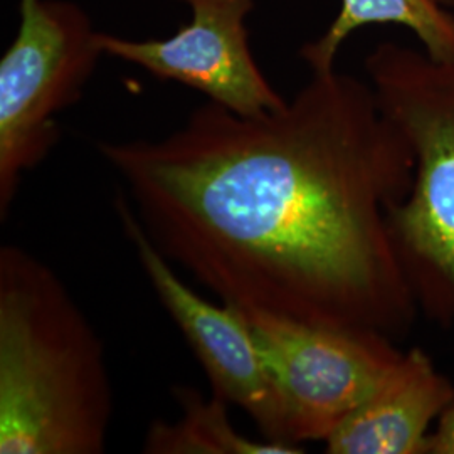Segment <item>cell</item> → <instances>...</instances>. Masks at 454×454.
Listing matches in <instances>:
<instances>
[{
  "instance_id": "cell-8",
  "label": "cell",
  "mask_w": 454,
  "mask_h": 454,
  "mask_svg": "<svg viewBox=\"0 0 454 454\" xmlns=\"http://www.w3.org/2000/svg\"><path fill=\"white\" fill-rule=\"evenodd\" d=\"M454 384L422 348L403 354L380 387L325 441L330 454H427Z\"/></svg>"
},
{
  "instance_id": "cell-12",
  "label": "cell",
  "mask_w": 454,
  "mask_h": 454,
  "mask_svg": "<svg viewBox=\"0 0 454 454\" xmlns=\"http://www.w3.org/2000/svg\"><path fill=\"white\" fill-rule=\"evenodd\" d=\"M438 4H441L442 7H446V9H451L454 11V0H436Z\"/></svg>"
},
{
  "instance_id": "cell-2",
  "label": "cell",
  "mask_w": 454,
  "mask_h": 454,
  "mask_svg": "<svg viewBox=\"0 0 454 454\" xmlns=\"http://www.w3.org/2000/svg\"><path fill=\"white\" fill-rule=\"evenodd\" d=\"M114 394L106 350L65 281L0 247V454H103Z\"/></svg>"
},
{
  "instance_id": "cell-5",
  "label": "cell",
  "mask_w": 454,
  "mask_h": 454,
  "mask_svg": "<svg viewBox=\"0 0 454 454\" xmlns=\"http://www.w3.org/2000/svg\"><path fill=\"white\" fill-rule=\"evenodd\" d=\"M239 313L275 382L292 444L325 442L380 387L404 354L397 341L371 330Z\"/></svg>"
},
{
  "instance_id": "cell-1",
  "label": "cell",
  "mask_w": 454,
  "mask_h": 454,
  "mask_svg": "<svg viewBox=\"0 0 454 454\" xmlns=\"http://www.w3.org/2000/svg\"><path fill=\"white\" fill-rule=\"evenodd\" d=\"M98 152L150 241L223 305L395 341L412 330L389 212L416 160L371 82L311 71L281 110L209 101L162 140Z\"/></svg>"
},
{
  "instance_id": "cell-4",
  "label": "cell",
  "mask_w": 454,
  "mask_h": 454,
  "mask_svg": "<svg viewBox=\"0 0 454 454\" xmlns=\"http://www.w3.org/2000/svg\"><path fill=\"white\" fill-rule=\"evenodd\" d=\"M16 39L0 61V219L24 177L59 142L56 116L74 105L103 54L99 33L67 0H19Z\"/></svg>"
},
{
  "instance_id": "cell-7",
  "label": "cell",
  "mask_w": 454,
  "mask_h": 454,
  "mask_svg": "<svg viewBox=\"0 0 454 454\" xmlns=\"http://www.w3.org/2000/svg\"><path fill=\"white\" fill-rule=\"evenodd\" d=\"M192 20L168 39H123L99 33L103 52L160 80L191 86L241 116L281 110L288 101L261 73L249 48L246 17L254 0H180Z\"/></svg>"
},
{
  "instance_id": "cell-3",
  "label": "cell",
  "mask_w": 454,
  "mask_h": 454,
  "mask_svg": "<svg viewBox=\"0 0 454 454\" xmlns=\"http://www.w3.org/2000/svg\"><path fill=\"white\" fill-rule=\"evenodd\" d=\"M365 71L416 160L409 194L389 212L399 258L419 311L454 324V58L382 43Z\"/></svg>"
},
{
  "instance_id": "cell-9",
  "label": "cell",
  "mask_w": 454,
  "mask_h": 454,
  "mask_svg": "<svg viewBox=\"0 0 454 454\" xmlns=\"http://www.w3.org/2000/svg\"><path fill=\"white\" fill-rule=\"evenodd\" d=\"M372 24H395L418 37L434 59L454 58V12L436 0H340V11L318 39L300 56L309 71L335 69V59L350 34Z\"/></svg>"
},
{
  "instance_id": "cell-10",
  "label": "cell",
  "mask_w": 454,
  "mask_h": 454,
  "mask_svg": "<svg viewBox=\"0 0 454 454\" xmlns=\"http://www.w3.org/2000/svg\"><path fill=\"white\" fill-rule=\"evenodd\" d=\"M180 416L174 422H152L144 453L146 454H301L305 448L270 439L246 438L229 419L227 403L219 395H202L187 386L174 389Z\"/></svg>"
},
{
  "instance_id": "cell-11",
  "label": "cell",
  "mask_w": 454,
  "mask_h": 454,
  "mask_svg": "<svg viewBox=\"0 0 454 454\" xmlns=\"http://www.w3.org/2000/svg\"><path fill=\"white\" fill-rule=\"evenodd\" d=\"M427 454H454V404L433 427Z\"/></svg>"
},
{
  "instance_id": "cell-6",
  "label": "cell",
  "mask_w": 454,
  "mask_h": 454,
  "mask_svg": "<svg viewBox=\"0 0 454 454\" xmlns=\"http://www.w3.org/2000/svg\"><path fill=\"white\" fill-rule=\"evenodd\" d=\"M114 211L153 292L211 380L212 394L243 409L262 438L288 442L275 382L243 315L227 305H212L180 279L146 236L125 195L118 194Z\"/></svg>"
}]
</instances>
